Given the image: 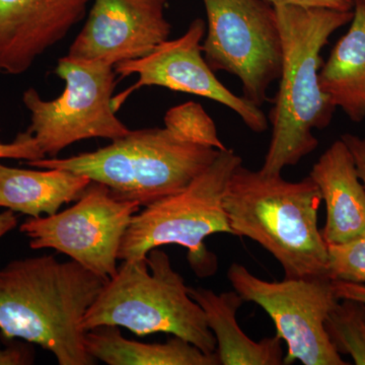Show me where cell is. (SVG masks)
<instances>
[{
  "instance_id": "1",
  "label": "cell",
  "mask_w": 365,
  "mask_h": 365,
  "mask_svg": "<svg viewBox=\"0 0 365 365\" xmlns=\"http://www.w3.org/2000/svg\"><path fill=\"white\" fill-rule=\"evenodd\" d=\"M108 280L54 256L14 260L0 269V333L52 353L59 365H93L83 317Z\"/></svg>"
},
{
  "instance_id": "2",
  "label": "cell",
  "mask_w": 365,
  "mask_h": 365,
  "mask_svg": "<svg viewBox=\"0 0 365 365\" xmlns=\"http://www.w3.org/2000/svg\"><path fill=\"white\" fill-rule=\"evenodd\" d=\"M282 43L279 88L269 116L272 136L262 173L280 175L319 145L314 129L326 128L336 108L319 86L321 53L336 31L352 20L353 11L273 6Z\"/></svg>"
},
{
  "instance_id": "3",
  "label": "cell",
  "mask_w": 365,
  "mask_h": 365,
  "mask_svg": "<svg viewBox=\"0 0 365 365\" xmlns=\"http://www.w3.org/2000/svg\"><path fill=\"white\" fill-rule=\"evenodd\" d=\"M322 201L309 176L287 181L242 163L223 198L232 235L248 237L272 255L284 278L328 276V246L318 225Z\"/></svg>"
},
{
  "instance_id": "4",
  "label": "cell",
  "mask_w": 365,
  "mask_h": 365,
  "mask_svg": "<svg viewBox=\"0 0 365 365\" xmlns=\"http://www.w3.org/2000/svg\"><path fill=\"white\" fill-rule=\"evenodd\" d=\"M220 153L216 148L184 140L165 127L131 130L91 153L26 163L38 169L83 175L107 186L116 198L145 207L186 188Z\"/></svg>"
},
{
  "instance_id": "5",
  "label": "cell",
  "mask_w": 365,
  "mask_h": 365,
  "mask_svg": "<svg viewBox=\"0 0 365 365\" xmlns=\"http://www.w3.org/2000/svg\"><path fill=\"white\" fill-rule=\"evenodd\" d=\"M103 326L125 328L139 337L170 334L206 354L216 351L203 309L192 299L170 257L158 248L146 258L123 261L106 282L81 322L86 332Z\"/></svg>"
},
{
  "instance_id": "6",
  "label": "cell",
  "mask_w": 365,
  "mask_h": 365,
  "mask_svg": "<svg viewBox=\"0 0 365 365\" xmlns=\"http://www.w3.org/2000/svg\"><path fill=\"white\" fill-rule=\"evenodd\" d=\"M242 163L234 150H220L186 188L140 209L127 228L119 260H139L151 250L179 245L188 250L187 260L197 276L213 275L217 258L208 251L205 239L215 234L232 235L223 198L232 173Z\"/></svg>"
},
{
  "instance_id": "7",
  "label": "cell",
  "mask_w": 365,
  "mask_h": 365,
  "mask_svg": "<svg viewBox=\"0 0 365 365\" xmlns=\"http://www.w3.org/2000/svg\"><path fill=\"white\" fill-rule=\"evenodd\" d=\"M55 73L66 83L60 97L46 101L35 88L24 93L30 113L28 131L46 158H57L67 146L90 138H121L130 129L116 116L113 98L116 88L115 66L97 60L64 56Z\"/></svg>"
},
{
  "instance_id": "8",
  "label": "cell",
  "mask_w": 365,
  "mask_h": 365,
  "mask_svg": "<svg viewBox=\"0 0 365 365\" xmlns=\"http://www.w3.org/2000/svg\"><path fill=\"white\" fill-rule=\"evenodd\" d=\"M207 14L204 58L213 71L241 81L242 97L258 106L280 78L282 43L275 11L265 0H202Z\"/></svg>"
},
{
  "instance_id": "9",
  "label": "cell",
  "mask_w": 365,
  "mask_h": 365,
  "mask_svg": "<svg viewBox=\"0 0 365 365\" xmlns=\"http://www.w3.org/2000/svg\"><path fill=\"white\" fill-rule=\"evenodd\" d=\"M227 275L245 302L258 304L272 319L276 335L287 346L284 364H348L326 332L327 317L340 300L328 276L267 281L240 263H232Z\"/></svg>"
},
{
  "instance_id": "10",
  "label": "cell",
  "mask_w": 365,
  "mask_h": 365,
  "mask_svg": "<svg viewBox=\"0 0 365 365\" xmlns=\"http://www.w3.org/2000/svg\"><path fill=\"white\" fill-rule=\"evenodd\" d=\"M139 203L121 200L91 181L71 207L56 215L30 217L21 232L31 249H53L91 272L109 280L118 272L119 251Z\"/></svg>"
},
{
  "instance_id": "11",
  "label": "cell",
  "mask_w": 365,
  "mask_h": 365,
  "mask_svg": "<svg viewBox=\"0 0 365 365\" xmlns=\"http://www.w3.org/2000/svg\"><path fill=\"white\" fill-rule=\"evenodd\" d=\"M205 34V21L196 19L190 24L186 33L178 39L165 41L141 58L116 64L115 71L120 76H138V81L128 90L113 98L115 111L139 88L163 86L225 106L255 133L267 130L268 119L261 108L228 90L208 66L202 52Z\"/></svg>"
},
{
  "instance_id": "12",
  "label": "cell",
  "mask_w": 365,
  "mask_h": 365,
  "mask_svg": "<svg viewBox=\"0 0 365 365\" xmlns=\"http://www.w3.org/2000/svg\"><path fill=\"white\" fill-rule=\"evenodd\" d=\"M67 56L115 66L141 58L169 40L167 0H93Z\"/></svg>"
},
{
  "instance_id": "13",
  "label": "cell",
  "mask_w": 365,
  "mask_h": 365,
  "mask_svg": "<svg viewBox=\"0 0 365 365\" xmlns=\"http://www.w3.org/2000/svg\"><path fill=\"white\" fill-rule=\"evenodd\" d=\"M93 0H0V72L20 76L85 18Z\"/></svg>"
},
{
  "instance_id": "14",
  "label": "cell",
  "mask_w": 365,
  "mask_h": 365,
  "mask_svg": "<svg viewBox=\"0 0 365 365\" xmlns=\"http://www.w3.org/2000/svg\"><path fill=\"white\" fill-rule=\"evenodd\" d=\"M309 177L326 204V223L321 230L326 244H342L365 235V187L342 138L319 157Z\"/></svg>"
},
{
  "instance_id": "15",
  "label": "cell",
  "mask_w": 365,
  "mask_h": 365,
  "mask_svg": "<svg viewBox=\"0 0 365 365\" xmlns=\"http://www.w3.org/2000/svg\"><path fill=\"white\" fill-rule=\"evenodd\" d=\"M188 292L205 314L215 337V352L220 365L284 364L282 340L277 335L256 342L239 326L237 311L245 300L237 292L218 294L207 288L189 287Z\"/></svg>"
},
{
  "instance_id": "16",
  "label": "cell",
  "mask_w": 365,
  "mask_h": 365,
  "mask_svg": "<svg viewBox=\"0 0 365 365\" xmlns=\"http://www.w3.org/2000/svg\"><path fill=\"white\" fill-rule=\"evenodd\" d=\"M91 182L69 170L20 169L0 163V207L34 218L54 215L78 200Z\"/></svg>"
},
{
  "instance_id": "17",
  "label": "cell",
  "mask_w": 365,
  "mask_h": 365,
  "mask_svg": "<svg viewBox=\"0 0 365 365\" xmlns=\"http://www.w3.org/2000/svg\"><path fill=\"white\" fill-rule=\"evenodd\" d=\"M350 23L322 66L319 81L334 107L359 123L365 118V4L355 2Z\"/></svg>"
},
{
  "instance_id": "18",
  "label": "cell",
  "mask_w": 365,
  "mask_h": 365,
  "mask_svg": "<svg viewBox=\"0 0 365 365\" xmlns=\"http://www.w3.org/2000/svg\"><path fill=\"white\" fill-rule=\"evenodd\" d=\"M86 351L109 365H218L216 352L206 354L195 345L173 336L165 343H141L123 337L119 327L86 331Z\"/></svg>"
},
{
  "instance_id": "19",
  "label": "cell",
  "mask_w": 365,
  "mask_h": 365,
  "mask_svg": "<svg viewBox=\"0 0 365 365\" xmlns=\"http://www.w3.org/2000/svg\"><path fill=\"white\" fill-rule=\"evenodd\" d=\"M329 313L326 332L339 354L349 355L357 365H365L364 311L365 304L352 299H341Z\"/></svg>"
},
{
  "instance_id": "20",
  "label": "cell",
  "mask_w": 365,
  "mask_h": 365,
  "mask_svg": "<svg viewBox=\"0 0 365 365\" xmlns=\"http://www.w3.org/2000/svg\"><path fill=\"white\" fill-rule=\"evenodd\" d=\"M165 127L189 143L220 150L227 148L218 137L212 118L198 103H185L170 109L165 116Z\"/></svg>"
},
{
  "instance_id": "21",
  "label": "cell",
  "mask_w": 365,
  "mask_h": 365,
  "mask_svg": "<svg viewBox=\"0 0 365 365\" xmlns=\"http://www.w3.org/2000/svg\"><path fill=\"white\" fill-rule=\"evenodd\" d=\"M328 246L327 275L332 280L365 284V235Z\"/></svg>"
},
{
  "instance_id": "22",
  "label": "cell",
  "mask_w": 365,
  "mask_h": 365,
  "mask_svg": "<svg viewBox=\"0 0 365 365\" xmlns=\"http://www.w3.org/2000/svg\"><path fill=\"white\" fill-rule=\"evenodd\" d=\"M45 158L35 137L28 130L19 133L11 143H0V158L33 162Z\"/></svg>"
},
{
  "instance_id": "23",
  "label": "cell",
  "mask_w": 365,
  "mask_h": 365,
  "mask_svg": "<svg viewBox=\"0 0 365 365\" xmlns=\"http://www.w3.org/2000/svg\"><path fill=\"white\" fill-rule=\"evenodd\" d=\"M35 361V349L31 343L7 339L0 333V365H30Z\"/></svg>"
},
{
  "instance_id": "24",
  "label": "cell",
  "mask_w": 365,
  "mask_h": 365,
  "mask_svg": "<svg viewBox=\"0 0 365 365\" xmlns=\"http://www.w3.org/2000/svg\"><path fill=\"white\" fill-rule=\"evenodd\" d=\"M271 6H295L302 7H323L335 11H351L353 0H265Z\"/></svg>"
},
{
  "instance_id": "25",
  "label": "cell",
  "mask_w": 365,
  "mask_h": 365,
  "mask_svg": "<svg viewBox=\"0 0 365 365\" xmlns=\"http://www.w3.org/2000/svg\"><path fill=\"white\" fill-rule=\"evenodd\" d=\"M341 138L351 151L357 173L365 187V138L350 133L344 134Z\"/></svg>"
},
{
  "instance_id": "26",
  "label": "cell",
  "mask_w": 365,
  "mask_h": 365,
  "mask_svg": "<svg viewBox=\"0 0 365 365\" xmlns=\"http://www.w3.org/2000/svg\"><path fill=\"white\" fill-rule=\"evenodd\" d=\"M333 287L338 299L356 300L365 304L364 284L333 280Z\"/></svg>"
},
{
  "instance_id": "27",
  "label": "cell",
  "mask_w": 365,
  "mask_h": 365,
  "mask_svg": "<svg viewBox=\"0 0 365 365\" xmlns=\"http://www.w3.org/2000/svg\"><path fill=\"white\" fill-rule=\"evenodd\" d=\"M18 223L19 217L14 211L6 209L0 212V239L18 227Z\"/></svg>"
},
{
  "instance_id": "28",
  "label": "cell",
  "mask_w": 365,
  "mask_h": 365,
  "mask_svg": "<svg viewBox=\"0 0 365 365\" xmlns=\"http://www.w3.org/2000/svg\"><path fill=\"white\" fill-rule=\"evenodd\" d=\"M362 322H364V335H365V307H364V318H362Z\"/></svg>"
},
{
  "instance_id": "29",
  "label": "cell",
  "mask_w": 365,
  "mask_h": 365,
  "mask_svg": "<svg viewBox=\"0 0 365 365\" xmlns=\"http://www.w3.org/2000/svg\"><path fill=\"white\" fill-rule=\"evenodd\" d=\"M355 2H360V4H365V0H353Z\"/></svg>"
}]
</instances>
